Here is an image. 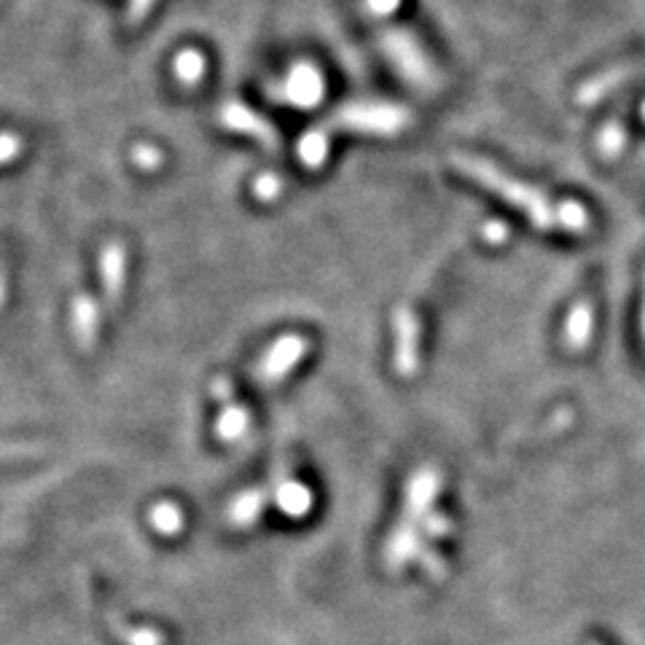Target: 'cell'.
<instances>
[{"label":"cell","instance_id":"1","mask_svg":"<svg viewBox=\"0 0 645 645\" xmlns=\"http://www.w3.org/2000/svg\"><path fill=\"white\" fill-rule=\"evenodd\" d=\"M452 162L462 175H468V178H474L476 184H481L485 189H490L498 194V197H503L506 202L513 205V208L528 212V218L535 223V227L570 229V231L586 229V223H589L586 210L581 208L579 202H562V205L549 202L541 191L530 189V186H524L522 180H513L511 175L498 170V167L490 165V162L476 159V156L455 154Z\"/></svg>","mask_w":645,"mask_h":645},{"label":"cell","instance_id":"2","mask_svg":"<svg viewBox=\"0 0 645 645\" xmlns=\"http://www.w3.org/2000/svg\"><path fill=\"white\" fill-rule=\"evenodd\" d=\"M288 97L293 100V103H302V105H310L315 103L318 97H321L323 86H321V76H318L315 71H312L310 65H302L293 71L291 81H288Z\"/></svg>","mask_w":645,"mask_h":645},{"label":"cell","instance_id":"3","mask_svg":"<svg viewBox=\"0 0 645 645\" xmlns=\"http://www.w3.org/2000/svg\"><path fill=\"white\" fill-rule=\"evenodd\" d=\"M302 353H304L302 340H285L283 344H278V347L272 350V355H269L267 363H264V377L267 379L280 377V374H283L285 368L291 366V363L297 361Z\"/></svg>","mask_w":645,"mask_h":645},{"label":"cell","instance_id":"4","mask_svg":"<svg viewBox=\"0 0 645 645\" xmlns=\"http://www.w3.org/2000/svg\"><path fill=\"white\" fill-rule=\"evenodd\" d=\"M111 626L118 637H122L127 645H162V635L156 630H148V626H135L129 622H124L122 616H108Z\"/></svg>","mask_w":645,"mask_h":645},{"label":"cell","instance_id":"5","mask_svg":"<svg viewBox=\"0 0 645 645\" xmlns=\"http://www.w3.org/2000/svg\"><path fill=\"white\" fill-rule=\"evenodd\" d=\"M152 524L159 532H165V535H173V532H178L180 524H184V513H180L178 506L159 503L152 511Z\"/></svg>","mask_w":645,"mask_h":645},{"label":"cell","instance_id":"6","mask_svg":"<svg viewBox=\"0 0 645 645\" xmlns=\"http://www.w3.org/2000/svg\"><path fill=\"white\" fill-rule=\"evenodd\" d=\"M589 329H592V315H589V306H575V312L570 315L568 323V340L579 347V344L586 342Z\"/></svg>","mask_w":645,"mask_h":645},{"label":"cell","instance_id":"7","mask_svg":"<svg viewBox=\"0 0 645 645\" xmlns=\"http://www.w3.org/2000/svg\"><path fill=\"white\" fill-rule=\"evenodd\" d=\"M76 329H79V340L84 347H92V340H95V312L90 306L81 304L76 312Z\"/></svg>","mask_w":645,"mask_h":645},{"label":"cell","instance_id":"8","mask_svg":"<svg viewBox=\"0 0 645 645\" xmlns=\"http://www.w3.org/2000/svg\"><path fill=\"white\" fill-rule=\"evenodd\" d=\"M242 425H246V415L235 406H229L221 415V423H218V430H221L223 438H237L242 434Z\"/></svg>","mask_w":645,"mask_h":645},{"label":"cell","instance_id":"9","mask_svg":"<svg viewBox=\"0 0 645 645\" xmlns=\"http://www.w3.org/2000/svg\"><path fill=\"white\" fill-rule=\"evenodd\" d=\"M28 455H41L39 444H0V460H17Z\"/></svg>","mask_w":645,"mask_h":645},{"label":"cell","instance_id":"10","mask_svg":"<svg viewBox=\"0 0 645 645\" xmlns=\"http://www.w3.org/2000/svg\"><path fill=\"white\" fill-rule=\"evenodd\" d=\"M622 143H624V133L618 127H611L605 133V137H603V148H605V152H616V148L622 146Z\"/></svg>","mask_w":645,"mask_h":645},{"label":"cell","instance_id":"11","mask_svg":"<svg viewBox=\"0 0 645 645\" xmlns=\"http://www.w3.org/2000/svg\"><path fill=\"white\" fill-rule=\"evenodd\" d=\"M398 6V0H368V9L377 11V14H391Z\"/></svg>","mask_w":645,"mask_h":645},{"label":"cell","instance_id":"12","mask_svg":"<svg viewBox=\"0 0 645 645\" xmlns=\"http://www.w3.org/2000/svg\"><path fill=\"white\" fill-rule=\"evenodd\" d=\"M643 114H645V105H643Z\"/></svg>","mask_w":645,"mask_h":645}]
</instances>
